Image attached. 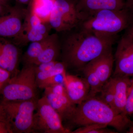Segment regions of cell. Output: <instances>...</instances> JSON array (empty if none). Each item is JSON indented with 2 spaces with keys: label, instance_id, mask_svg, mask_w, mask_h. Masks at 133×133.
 <instances>
[{
  "label": "cell",
  "instance_id": "6da1fadb",
  "mask_svg": "<svg viewBox=\"0 0 133 133\" xmlns=\"http://www.w3.org/2000/svg\"><path fill=\"white\" fill-rule=\"evenodd\" d=\"M62 33L64 36L59 37L62 62L66 68L77 70L112 49L118 37L97 35L79 27Z\"/></svg>",
  "mask_w": 133,
  "mask_h": 133
},
{
  "label": "cell",
  "instance_id": "7a4b0ae2",
  "mask_svg": "<svg viewBox=\"0 0 133 133\" xmlns=\"http://www.w3.org/2000/svg\"><path fill=\"white\" fill-rule=\"evenodd\" d=\"M69 122L79 127L104 124L120 132L128 129L133 124L129 117L119 113L96 96L88 98L77 105Z\"/></svg>",
  "mask_w": 133,
  "mask_h": 133
},
{
  "label": "cell",
  "instance_id": "3957f363",
  "mask_svg": "<svg viewBox=\"0 0 133 133\" xmlns=\"http://www.w3.org/2000/svg\"><path fill=\"white\" fill-rule=\"evenodd\" d=\"M133 23L125 9L100 10L86 17L79 28L101 35L117 36Z\"/></svg>",
  "mask_w": 133,
  "mask_h": 133
},
{
  "label": "cell",
  "instance_id": "277c9868",
  "mask_svg": "<svg viewBox=\"0 0 133 133\" xmlns=\"http://www.w3.org/2000/svg\"><path fill=\"white\" fill-rule=\"evenodd\" d=\"M37 87L35 65L24 64L21 71L11 77L3 90L1 102L36 98Z\"/></svg>",
  "mask_w": 133,
  "mask_h": 133
},
{
  "label": "cell",
  "instance_id": "5b68a950",
  "mask_svg": "<svg viewBox=\"0 0 133 133\" xmlns=\"http://www.w3.org/2000/svg\"><path fill=\"white\" fill-rule=\"evenodd\" d=\"M38 99L1 102L4 108L5 121L12 133H32L33 116Z\"/></svg>",
  "mask_w": 133,
  "mask_h": 133
},
{
  "label": "cell",
  "instance_id": "8992f818",
  "mask_svg": "<svg viewBox=\"0 0 133 133\" xmlns=\"http://www.w3.org/2000/svg\"><path fill=\"white\" fill-rule=\"evenodd\" d=\"M85 18L74 0H56L49 23L57 32L63 33L78 28Z\"/></svg>",
  "mask_w": 133,
  "mask_h": 133
},
{
  "label": "cell",
  "instance_id": "52a82bcc",
  "mask_svg": "<svg viewBox=\"0 0 133 133\" xmlns=\"http://www.w3.org/2000/svg\"><path fill=\"white\" fill-rule=\"evenodd\" d=\"M33 116L32 133H71L65 127L59 115L51 105L44 95L37 100Z\"/></svg>",
  "mask_w": 133,
  "mask_h": 133
},
{
  "label": "cell",
  "instance_id": "ba28073f",
  "mask_svg": "<svg viewBox=\"0 0 133 133\" xmlns=\"http://www.w3.org/2000/svg\"><path fill=\"white\" fill-rule=\"evenodd\" d=\"M44 90V96L51 105L59 115L62 121H70L77 105L69 98L63 84H56Z\"/></svg>",
  "mask_w": 133,
  "mask_h": 133
},
{
  "label": "cell",
  "instance_id": "9c48e42d",
  "mask_svg": "<svg viewBox=\"0 0 133 133\" xmlns=\"http://www.w3.org/2000/svg\"><path fill=\"white\" fill-rule=\"evenodd\" d=\"M113 77L133 76V41L125 34L119 40L114 56Z\"/></svg>",
  "mask_w": 133,
  "mask_h": 133
},
{
  "label": "cell",
  "instance_id": "30bf717a",
  "mask_svg": "<svg viewBox=\"0 0 133 133\" xmlns=\"http://www.w3.org/2000/svg\"><path fill=\"white\" fill-rule=\"evenodd\" d=\"M28 9L16 5L0 16V37L14 40L21 30Z\"/></svg>",
  "mask_w": 133,
  "mask_h": 133
},
{
  "label": "cell",
  "instance_id": "8fae6325",
  "mask_svg": "<svg viewBox=\"0 0 133 133\" xmlns=\"http://www.w3.org/2000/svg\"><path fill=\"white\" fill-rule=\"evenodd\" d=\"M63 85L69 98L77 105L88 98L90 88L84 77H79L66 72L64 74Z\"/></svg>",
  "mask_w": 133,
  "mask_h": 133
},
{
  "label": "cell",
  "instance_id": "7c38bea8",
  "mask_svg": "<svg viewBox=\"0 0 133 133\" xmlns=\"http://www.w3.org/2000/svg\"><path fill=\"white\" fill-rule=\"evenodd\" d=\"M19 58L18 46L10 39L0 37V67L9 72L11 77L19 71Z\"/></svg>",
  "mask_w": 133,
  "mask_h": 133
},
{
  "label": "cell",
  "instance_id": "4fadbf2b",
  "mask_svg": "<svg viewBox=\"0 0 133 133\" xmlns=\"http://www.w3.org/2000/svg\"><path fill=\"white\" fill-rule=\"evenodd\" d=\"M78 9L85 16L105 9L121 10L125 0H74Z\"/></svg>",
  "mask_w": 133,
  "mask_h": 133
},
{
  "label": "cell",
  "instance_id": "5bb4252c",
  "mask_svg": "<svg viewBox=\"0 0 133 133\" xmlns=\"http://www.w3.org/2000/svg\"><path fill=\"white\" fill-rule=\"evenodd\" d=\"M111 78L114 89L115 109L119 113L125 115L124 111L131 84V77L116 76Z\"/></svg>",
  "mask_w": 133,
  "mask_h": 133
},
{
  "label": "cell",
  "instance_id": "9a60e30c",
  "mask_svg": "<svg viewBox=\"0 0 133 133\" xmlns=\"http://www.w3.org/2000/svg\"><path fill=\"white\" fill-rule=\"evenodd\" d=\"M51 29L49 23H43L38 28L20 32L12 41L17 46H24L29 43L41 41L49 35Z\"/></svg>",
  "mask_w": 133,
  "mask_h": 133
},
{
  "label": "cell",
  "instance_id": "2e32d148",
  "mask_svg": "<svg viewBox=\"0 0 133 133\" xmlns=\"http://www.w3.org/2000/svg\"><path fill=\"white\" fill-rule=\"evenodd\" d=\"M60 38L57 33H54L52 40L44 48L33 63L37 65L43 63L56 61L61 55Z\"/></svg>",
  "mask_w": 133,
  "mask_h": 133
},
{
  "label": "cell",
  "instance_id": "e0dca14e",
  "mask_svg": "<svg viewBox=\"0 0 133 133\" xmlns=\"http://www.w3.org/2000/svg\"><path fill=\"white\" fill-rule=\"evenodd\" d=\"M56 0H31L29 8L43 23H49Z\"/></svg>",
  "mask_w": 133,
  "mask_h": 133
},
{
  "label": "cell",
  "instance_id": "ac0fdd59",
  "mask_svg": "<svg viewBox=\"0 0 133 133\" xmlns=\"http://www.w3.org/2000/svg\"><path fill=\"white\" fill-rule=\"evenodd\" d=\"M54 35V33L50 35L43 40L30 43L23 57L24 64H33L44 48L52 40Z\"/></svg>",
  "mask_w": 133,
  "mask_h": 133
},
{
  "label": "cell",
  "instance_id": "d6986e66",
  "mask_svg": "<svg viewBox=\"0 0 133 133\" xmlns=\"http://www.w3.org/2000/svg\"><path fill=\"white\" fill-rule=\"evenodd\" d=\"M66 66L63 62L57 61L55 66L49 70L36 73L37 87L38 88V87L43 82L52 76L64 73L66 72Z\"/></svg>",
  "mask_w": 133,
  "mask_h": 133
},
{
  "label": "cell",
  "instance_id": "ffe728a7",
  "mask_svg": "<svg viewBox=\"0 0 133 133\" xmlns=\"http://www.w3.org/2000/svg\"><path fill=\"white\" fill-rule=\"evenodd\" d=\"M98 94L99 95L97 97L98 98L115 110L114 108V89L111 77L102 87Z\"/></svg>",
  "mask_w": 133,
  "mask_h": 133
},
{
  "label": "cell",
  "instance_id": "44dd1931",
  "mask_svg": "<svg viewBox=\"0 0 133 133\" xmlns=\"http://www.w3.org/2000/svg\"><path fill=\"white\" fill-rule=\"evenodd\" d=\"M108 126L102 124H92L80 127L71 133H115L114 130L108 129Z\"/></svg>",
  "mask_w": 133,
  "mask_h": 133
},
{
  "label": "cell",
  "instance_id": "7402d4cb",
  "mask_svg": "<svg viewBox=\"0 0 133 133\" xmlns=\"http://www.w3.org/2000/svg\"><path fill=\"white\" fill-rule=\"evenodd\" d=\"M131 79L124 111L125 114L128 117L133 116V76L131 77Z\"/></svg>",
  "mask_w": 133,
  "mask_h": 133
},
{
  "label": "cell",
  "instance_id": "603a6c76",
  "mask_svg": "<svg viewBox=\"0 0 133 133\" xmlns=\"http://www.w3.org/2000/svg\"><path fill=\"white\" fill-rule=\"evenodd\" d=\"M66 72L63 74L55 75L48 79L41 84L38 87V88L41 89H44L45 88L55 85L56 84H63L64 74Z\"/></svg>",
  "mask_w": 133,
  "mask_h": 133
},
{
  "label": "cell",
  "instance_id": "cb8c5ba5",
  "mask_svg": "<svg viewBox=\"0 0 133 133\" xmlns=\"http://www.w3.org/2000/svg\"><path fill=\"white\" fill-rule=\"evenodd\" d=\"M11 77L10 72L0 67V97L3 88Z\"/></svg>",
  "mask_w": 133,
  "mask_h": 133
},
{
  "label": "cell",
  "instance_id": "d4e9b609",
  "mask_svg": "<svg viewBox=\"0 0 133 133\" xmlns=\"http://www.w3.org/2000/svg\"><path fill=\"white\" fill-rule=\"evenodd\" d=\"M57 61L56 60V61H52V62H47V63H43L37 65H35L36 73L47 71L49 70L55 66Z\"/></svg>",
  "mask_w": 133,
  "mask_h": 133
},
{
  "label": "cell",
  "instance_id": "484cf974",
  "mask_svg": "<svg viewBox=\"0 0 133 133\" xmlns=\"http://www.w3.org/2000/svg\"><path fill=\"white\" fill-rule=\"evenodd\" d=\"M0 133H12L8 124L3 121L0 120Z\"/></svg>",
  "mask_w": 133,
  "mask_h": 133
},
{
  "label": "cell",
  "instance_id": "4316f807",
  "mask_svg": "<svg viewBox=\"0 0 133 133\" xmlns=\"http://www.w3.org/2000/svg\"><path fill=\"white\" fill-rule=\"evenodd\" d=\"M124 8L127 10L133 19V0H125Z\"/></svg>",
  "mask_w": 133,
  "mask_h": 133
},
{
  "label": "cell",
  "instance_id": "83f0119b",
  "mask_svg": "<svg viewBox=\"0 0 133 133\" xmlns=\"http://www.w3.org/2000/svg\"><path fill=\"white\" fill-rule=\"evenodd\" d=\"M125 34L133 41V23L126 30Z\"/></svg>",
  "mask_w": 133,
  "mask_h": 133
},
{
  "label": "cell",
  "instance_id": "f1b7e54d",
  "mask_svg": "<svg viewBox=\"0 0 133 133\" xmlns=\"http://www.w3.org/2000/svg\"><path fill=\"white\" fill-rule=\"evenodd\" d=\"M0 120L6 122L4 108H3V106L1 103H0Z\"/></svg>",
  "mask_w": 133,
  "mask_h": 133
},
{
  "label": "cell",
  "instance_id": "f546056e",
  "mask_svg": "<svg viewBox=\"0 0 133 133\" xmlns=\"http://www.w3.org/2000/svg\"><path fill=\"white\" fill-rule=\"evenodd\" d=\"M9 0H0V5L4 7L8 8L10 7L8 4Z\"/></svg>",
  "mask_w": 133,
  "mask_h": 133
},
{
  "label": "cell",
  "instance_id": "4dcf8cb0",
  "mask_svg": "<svg viewBox=\"0 0 133 133\" xmlns=\"http://www.w3.org/2000/svg\"><path fill=\"white\" fill-rule=\"evenodd\" d=\"M8 11L9 9L4 7L0 5V14H2V15H3V13H4V11L8 12Z\"/></svg>",
  "mask_w": 133,
  "mask_h": 133
},
{
  "label": "cell",
  "instance_id": "1f68e13d",
  "mask_svg": "<svg viewBox=\"0 0 133 133\" xmlns=\"http://www.w3.org/2000/svg\"><path fill=\"white\" fill-rule=\"evenodd\" d=\"M17 2L21 4H27L29 3L31 0H16Z\"/></svg>",
  "mask_w": 133,
  "mask_h": 133
},
{
  "label": "cell",
  "instance_id": "d6a6232c",
  "mask_svg": "<svg viewBox=\"0 0 133 133\" xmlns=\"http://www.w3.org/2000/svg\"><path fill=\"white\" fill-rule=\"evenodd\" d=\"M127 131V132L128 133H133V125L129 127Z\"/></svg>",
  "mask_w": 133,
  "mask_h": 133
}]
</instances>
